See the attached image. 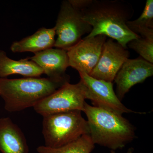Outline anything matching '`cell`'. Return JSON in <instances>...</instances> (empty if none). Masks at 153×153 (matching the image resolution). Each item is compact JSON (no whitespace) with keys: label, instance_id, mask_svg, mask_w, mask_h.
<instances>
[{"label":"cell","instance_id":"obj_1","mask_svg":"<svg viewBox=\"0 0 153 153\" xmlns=\"http://www.w3.org/2000/svg\"><path fill=\"white\" fill-rule=\"evenodd\" d=\"M79 9L83 20L92 27L85 38L104 35L116 40L125 48L139 38L129 29L127 22L134 13L131 4L122 0H69Z\"/></svg>","mask_w":153,"mask_h":153},{"label":"cell","instance_id":"obj_2","mask_svg":"<svg viewBox=\"0 0 153 153\" xmlns=\"http://www.w3.org/2000/svg\"><path fill=\"white\" fill-rule=\"evenodd\" d=\"M89 134L94 145L115 151L136 138L135 128L122 115L85 103Z\"/></svg>","mask_w":153,"mask_h":153},{"label":"cell","instance_id":"obj_3","mask_svg":"<svg viewBox=\"0 0 153 153\" xmlns=\"http://www.w3.org/2000/svg\"><path fill=\"white\" fill-rule=\"evenodd\" d=\"M67 82L69 80H56L40 77L0 78V96L4 100L7 111H22L33 107Z\"/></svg>","mask_w":153,"mask_h":153},{"label":"cell","instance_id":"obj_4","mask_svg":"<svg viewBox=\"0 0 153 153\" xmlns=\"http://www.w3.org/2000/svg\"><path fill=\"white\" fill-rule=\"evenodd\" d=\"M82 111L75 110L43 117L42 134L45 146L58 148L89 134L87 120Z\"/></svg>","mask_w":153,"mask_h":153},{"label":"cell","instance_id":"obj_5","mask_svg":"<svg viewBox=\"0 0 153 153\" xmlns=\"http://www.w3.org/2000/svg\"><path fill=\"white\" fill-rule=\"evenodd\" d=\"M54 28L57 35L54 47L66 51L92 30V27L82 19L79 9L69 0L62 2Z\"/></svg>","mask_w":153,"mask_h":153},{"label":"cell","instance_id":"obj_6","mask_svg":"<svg viewBox=\"0 0 153 153\" xmlns=\"http://www.w3.org/2000/svg\"><path fill=\"white\" fill-rule=\"evenodd\" d=\"M85 94L82 83L66 82L54 93L40 100L34 107L43 117L71 111H84Z\"/></svg>","mask_w":153,"mask_h":153},{"label":"cell","instance_id":"obj_7","mask_svg":"<svg viewBox=\"0 0 153 153\" xmlns=\"http://www.w3.org/2000/svg\"><path fill=\"white\" fill-rule=\"evenodd\" d=\"M85 99L91 100L94 106L122 115L124 113L144 114L128 109L118 98L112 82L93 78L85 73H79Z\"/></svg>","mask_w":153,"mask_h":153},{"label":"cell","instance_id":"obj_8","mask_svg":"<svg viewBox=\"0 0 153 153\" xmlns=\"http://www.w3.org/2000/svg\"><path fill=\"white\" fill-rule=\"evenodd\" d=\"M106 39L104 35H98L81 39L67 51L69 66L79 73L90 74L98 62Z\"/></svg>","mask_w":153,"mask_h":153},{"label":"cell","instance_id":"obj_9","mask_svg":"<svg viewBox=\"0 0 153 153\" xmlns=\"http://www.w3.org/2000/svg\"><path fill=\"white\" fill-rule=\"evenodd\" d=\"M129 56L127 49L111 38L106 40L97 64L88 75L95 79L112 82Z\"/></svg>","mask_w":153,"mask_h":153},{"label":"cell","instance_id":"obj_10","mask_svg":"<svg viewBox=\"0 0 153 153\" xmlns=\"http://www.w3.org/2000/svg\"><path fill=\"white\" fill-rule=\"evenodd\" d=\"M153 74V64L142 57L127 59L114 78L116 94L121 101L134 85L143 82Z\"/></svg>","mask_w":153,"mask_h":153},{"label":"cell","instance_id":"obj_11","mask_svg":"<svg viewBox=\"0 0 153 153\" xmlns=\"http://www.w3.org/2000/svg\"><path fill=\"white\" fill-rule=\"evenodd\" d=\"M29 59L42 68L48 78L56 80H69L66 71L69 66L67 51L63 49H50L35 53Z\"/></svg>","mask_w":153,"mask_h":153},{"label":"cell","instance_id":"obj_12","mask_svg":"<svg viewBox=\"0 0 153 153\" xmlns=\"http://www.w3.org/2000/svg\"><path fill=\"white\" fill-rule=\"evenodd\" d=\"M0 152L2 153H29L25 135L10 117L0 119Z\"/></svg>","mask_w":153,"mask_h":153},{"label":"cell","instance_id":"obj_13","mask_svg":"<svg viewBox=\"0 0 153 153\" xmlns=\"http://www.w3.org/2000/svg\"><path fill=\"white\" fill-rule=\"evenodd\" d=\"M55 28H41L31 36L14 42L10 49L14 53L32 52L35 54L54 47Z\"/></svg>","mask_w":153,"mask_h":153},{"label":"cell","instance_id":"obj_14","mask_svg":"<svg viewBox=\"0 0 153 153\" xmlns=\"http://www.w3.org/2000/svg\"><path fill=\"white\" fill-rule=\"evenodd\" d=\"M44 73L42 68L28 57L13 60L7 56L5 52L0 50V78H7L13 74H20L25 77H40Z\"/></svg>","mask_w":153,"mask_h":153},{"label":"cell","instance_id":"obj_15","mask_svg":"<svg viewBox=\"0 0 153 153\" xmlns=\"http://www.w3.org/2000/svg\"><path fill=\"white\" fill-rule=\"evenodd\" d=\"M132 32L143 38L153 40V1L147 0L138 19L127 22Z\"/></svg>","mask_w":153,"mask_h":153},{"label":"cell","instance_id":"obj_16","mask_svg":"<svg viewBox=\"0 0 153 153\" xmlns=\"http://www.w3.org/2000/svg\"><path fill=\"white\" fill-rule=\"evenodd\" d=\"M94 148L95 145L87 134L61 147L54 149L41 146L37 148V151L39 153H91Z\"/></svg>","mask_w":153,"mask_h":153},{"label":"cell","instance_id":"obj_17","mask_svg":"<svg viewBox=\"0 0 153 153\" xmlns=\"http://www.w3.org/2000/svg\"><path fill=\"white\" fill-rule=\"evenodd\" d=\"M128 47L134 50L145 60L153 63V40L140 36L129 42Z\"/></svg>","mask_w":153,"mask_h":153},{"label":"cell","instance_id":"obj_18","mask_svg":"<svg viewBox=\"0 0 153 153\" xmlns=\"http://www.w3.org/2000/svg\"><path fill=\"white\" fill-rule=\"evenodd\" d=\"M134 152V149L133 147H131L129 148L128 149V150L127 152L126 153H133ZM111 153H116L114 151L111 150Z\"/></svg>","mask_w":153,"mask_h":153}]
</instances>
